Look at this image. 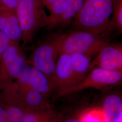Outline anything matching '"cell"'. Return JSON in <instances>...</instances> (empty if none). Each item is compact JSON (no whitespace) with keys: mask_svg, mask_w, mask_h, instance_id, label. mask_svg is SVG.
Wrapping results in <instances>:
<instances>
[{"mask_svg":"<svg viewBox=\"0 0 122 122\" xmlns=\"http://www.w3.org/2000/svg\"><path fill=\"white\" fill-rule=\"evenodd\" d=\"M113 0H85L76 16L71 23L72 30L103 34L107 30Z\"/></svg>","mask_w":122,"mask_h":122,"instance_id":"cell-1","label":"cell"},{"mask_svg":"<svg viewBox=\"0 0 122 122\" xmlns=\"http://www.w3.org/2000/svg\"><path fill=\"white\" fill-rule=\"evenodd\" d=\"M109 34L107 31L100 34L72 30L68 33L58 35L59 55L80 53L91 57L96 55L101 48L109 43L106 37Z\"/></svg>","mask_w":122,"mask_h":122,"instance_id":"cell-2","label":"cell"},{"mask_svg":"<svg viewBox=\"0 0 122 122\" xmlns=\"http://www.w3.org/2000/svg\"><path fill=\"white\" fill-rule=\"evenodd\" d=\"M16 13L22 29V41L30 43L37 32L48 25V16L42 0H20Z\"/></svg>","mask_w":122,"mask_h":122,"instance_id":"cell-3","label":"cell"},{"mask_svg":"<svg viewBox=\"0 0 122 122\" xmlns=\"http://www.w3.org/2000/svg\"><path fill=\"white\" fill-rule=\"evenodd\" d=\"M27 66L26 57L20 44L10 42L0 58V91L17 80Z\"/></svg>","mask_w":122,"mask_h":122,"instance_id":"cell-4","label":"cell"},{"mask_svg":"<svg viewBox=\"0 0 122 122\" xmlns=\"http://www.w3.org/2000/svg\"><path fill=\"white\" fill-rule=\"evenodd\" d=\"M122 71H113L95 67L83 80L73 86L58 93V97L67 95L83 90L94 88L101 89L121 83Z\"/></svg>","mask_w":122,"mask_h":122,"instance_id":"cell-5","label":"cell"},{"mask_svg":"<svg viewBox=\"0 0 122 122\" xmlns=\"http://www.w3.org/2000/svg\"><path fill=\"white\" fill-rule=\"evenodd\" d=\"M58 56L59 40L57 35L37 47L32 52L30 59L31 66L47 75L56 86L55 71Z\"/></svg>","mask_w":122,"mask_h":122,"instance_id":"cell-6","label":"cell"},{"mask_svg":"<svg viewBox=\"0 0 122 122\" xmlns=\"http://www.w3.org/2000/svg\"><path fill=\"white\" fill-rule=\"evenodd\" d=\"M98 67L105 70L122 71V44H106L92 61L90 71Z\"/></svg>","mask_w":122,"mask_h":122,"instance_id":"cell-7","label":"cell"},{"mask_svg":"<svg viewBox=\"0 0 122 122\" xmlns=\"http://www.w3.org/2000/svg\"><path fill=\"white\" fill-rule=\"evenodd\" d=\"M17 82L27 85L46 97L57 89L55 83L48 76L31 66H26Z\"/></svg>","mask_w":122,"mask_h":122,"instance_id":"cell-8","label":"cell"},{"mask_svg":"<svg viewBox=\"0 0 122 122\" xmlns=\"http://www.w3.org/2000/svg\"><path fill=\"white\" fill-rule=\"evenodd\" d=\"M17 84L18 102L25 111H44L51 109L44 95L27 85Z\"/></svg>","mask_w":122,"mask_h":122,"instance_id":"cell-9","label":"cell"},{"mask_svg":"<svg viewBox=\"0 0 122 122\" xmlns=\"http://www.w3.org/2000/svg\"><path fill=\"white\" fill-rule=\"evenodd\" d=\"M55 80L58 93L76 84L69 54L59 55L55 71Z\"/></svg>","mask_w":122,"mask_h":122,"instance_id":"cell-10","label":"cell"},{"mask_svg":"<svg viewBox=\"0 0 122 122\" xmlns=\"http://www.w3.org/2000/svg\"><path fill=\"white\" fill-rule=\"evenodd\" d=\"M0 32L11 42L20 44L22 41V29L15 11L0 10Z\"/></svg>","mask_w":122,"mask_h":122,"instance_id":"cell-11","label":"cell"},{"mask_svg":"<svg viewBox=\"0 0 122 122\" xmlns=\"http://www.w3.org/2000/svg\"><path fill=\"white\" fill-rule=\"evenodd\" d=\"M101 109L105 122H122V99L119 96H108Z\"/></svg>","mask_w":122,"mask_h":122,"instance_id":"cell-12","label":"cell"},{"mask_svg":"<svg viewBox=\"0 0 122 122\" xmlns=\"http://www.w3.org/2000/svg\"><path fill=\"white\" fill-rule=\"evenodd\" d=\"M76 84L81 81L90 71L91 57L80 53L70 54Z\"/></svg>","mask_w":122,"mask_h":122,"instance_id":"cell-13","label":"cell"},{"mask_svg":"<svg viewBox=\"0 0 122 122\" xmlns=\"http://www.w3.org/2000/svg\"><path fill=\"white\" fill-rule=\"evenodd\" d=\"M9 122H23L25 110L15 99L0 93Z\"/></svg>","mask_w":122,"mask_h":122,"instance_id":"cell-14","label":"cell"},{"mask_svg":"<svg viewBox=\"0 0 122 122\" xmlns=\"http://www.w3.org/2000/svg\"><path fill=\"white\" fill-rule=\"evenodd\" d=\"M66 9V0H57L50 6L48 16V25L52 29L58 25L63 17Z\"/></svg>","mask_w":122,"mask_h":122,"instance_id":"cell-15","label":"cell"},{"mask_svg":"<svg viewBox=\"0 0 122 122\" xmlns=\"http://www.w3.org/2000/svg\"><path fill=\"white\" fill-rule=\"evenodd\" d=\"M85 0H66V9L59 25L66 27L71 24L81 10Z\"/></svg>","mask_w":122,"mask_h":122,"instance_id":"cell-16","label":"cell"},{"mask_svg":"<svg viewBox=\"0 0 122 122\" xmlns=\"http://www.w3.org/2000/svg\"><path fill=\"white\" fill-rule=\"evenodd\" d=\"M112 14L113 17L109 22L107 30L111 31L116 30L119 33L122 32V0H113Z\"/></svg>","mask_w":122,"mask_h":122,"instance_id":"cell-17","label":"cell"},{"mask_svg":"<svg viewBox=\"0 0 122 122\" xmlns=\"http://www.w3.org/2000/svg\"><path fill=\"white\" fill-rule=\"evenodd\" d=\"M80 122H105L101 108H93L84 112L79 117Z\"/></svg>","mask_w":122,"mask_h":122,"instance_id":"cell-18","label":"cell"},{"mask_svg":"<svg viewBox=\"0 0 122 122\" xmlns=\"http://www.w3.org/2000/svg\"><path fill=\"white\" fill-rule=\"evenodd\" d=\"M54 112L52 109L44 111H25L23 122H43Z\"/></svg>","mask_w":122,"mask_h":122,"instance_id":"cell-19","label":"cell"},{"mask_svg":"<svg viewBox=\"0 0 122 122\" xmlns=\"http://www.w3.org/2000/svg\"><path fill=\"white\" fill-rule=\"evenodd\" d=\"M20 0H0V4L3 10L15 11Z\"/></svg>","mask_w":122,"mask_h":122,"instance_id":"cell-20","label":"cell"},{"mask_svg":"<svg viewBox=\"0 0 122 122\" xmlns=\"http://www.w3.org/2000/svg\"><path fill=\"white\" fill-rule=\"evenodd\" d=\"M10 42V40L0 32V58L8 48Z\"/></svg>","mask_w":122,"mask_h":122,"instance_id":"cell-21","label":"cell"},{"mask_svg":"<svg viewBox=\"0 0 122 122\" xmlns=\"http://www.w3.org/2000/svg\"><path fill=\"white\" fill-rule=\"evenodd\" d=\"M0 122H9L3 100L0 96Z\"/></svg>","mask_w":122,"mask_h":122,"instance_id":"cell-22","label":"cell"},{"mask_svg":"<svg viewBox=\"0 0 122 122\" xmlns=\"http://www.w3.org/2000/svg\"><path fill=\"white\" fill-rule=\"evenodd\" d=\"M62 116L61 115L57 114L55 112L46 118L43 122H61Z\"/></svg>","mask_w":122,"mask_h":122,"instance_id":"cell-23","label":"cell"},{"mask_svg":"<svg viewBox=\"0 0 122 122\" xmlns=\"http://www.w3.org/2000/svg\"><path fill=\"white\" fill-rule=\"evenodd\" d=\"M57 0H42L44 6L49 9L50 6Z\"/></svg>","mask_w":122,"mask_h":122,"instance_id":"cell-24","label":"cell"},{"mask_svg":"<svg viewBox=\"0 0 122 122\" xmlns=\"http://www.w3.org/2000/svg\"><path fill=\"white\" fill-rule=\"evenodd\" d=\"M63 122H80L79 118H71L66 119Z\"/></svg>","mask_w":122,"mask_h":122,"instance_id":"cell-25","label":"cell"}]
</instances>
